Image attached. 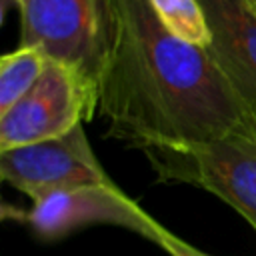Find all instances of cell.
Masks as SVG:
<instances>
[{"label": "cell", "mask_w": 256, "mask_h": 256, "mask_svg": "<svg viewBox=\"0 0 256 256\" xmlns=\"http://www.w3.org/2000/svg\"><path fill=\"white\" fill-rule=\"evenodd\" d=\"M102 2L96 112L110 134L140 150L256 136V118L206 48L168 32L150 0Z\"/></svg>", "instance_id": "obj_1"}, {"label": "cell", "mask_w": 256, "mask_h": 256, "mask_svg": "<svg viewBox=\"0 0 256 256\" xmlns=\"http://www.w3.org/2000/svg\"><path fill=\"white\" fill-rule=\"evenodd\" d=\"M26 224L42 240H56L94 224L122 226L152 240L170 256H206L168 232L116 184L82 186L48 194L32 204Z\"/></svg>", "instance_id": "obj_2"}, {"label": "cell", "mask_w": 256, "mask_h": 256, "mask_svg": "<svg viewBox=\"0 0 256 256\" xmlns=\"http://www.w3.org/2000/svg\"><path fill=\"white\" fill-rule=\"evenodd\" d=\"M160 180L186 182L208 190L256 230V136L230 134L226 138L184 146L142 150Z\"/></svg>", "instance_id": "obj_3"}, {"label": "cell", "mask_w": 256, "mask_h": 256, "mask_svg": "<svg viewBox=\"0 0 256 256\" xmlns=\"http://www.w3.org/2000/svg\"><path fill=\"white\" fill-rule=\"evenodd\" d=\"M96 82L48 60L36 82L0 120V152L68 134L96 114Z\"/></svg>", "instance_id": "obj_4"}, {"label": "cell", "mask_w": 256, "mask_h": 256, "mask_svg": "<svg viewBox=\"0 0 256 256\" xmlns=\"http://www.w3.org/2000/svg\"><path fill=\"white\" fill-rule=\"evenodd\" d=\"M20 12V46L46 60L74 66L96 82L102 36V0H14Z\"/></svg>", "instance_id": "obj_5"}, {"label": "cell", "mask_w": 256, "mask_h": 256, "mask_svg": "<svg viewBox=\"0 0 256 256\" xmlns=\"http://www.w3.org/2000/svg\"><path fill=\"white\" fill-rule=\"evenodd\" d=\"M0 180L32 202L62 190L114 184L80 126L68 134L0 152Z\"/></svg>", "instance_id": "obj_6"}, {"label": "cell", "mask_w": 256, "mask_h": 256, "mask_svg": "<svg viewBox=\"0 0 256 256\" xmlns=\"http://www.w3.org/2000/svg\"><path fill=\"white\" fill-rule=\"evenodd\" d=\"M212 42L206 48L256 118V12L246 0H198Z\"/></svg>", "instance_id": "obj_7"}, {"label": "cell", "mask_w": 256, "mask_h": 256, "mask_svg": "<svg viewBox=\"0 0 256 256\" xmlns=\"http://www.w3.org/2000/svg\"><path fill=\"white\" fill-rule=\"evenodd\" d=\"M46 56L36 48L18 46L2 56L0 64V120L26 94L46 66Z\"/></svg>", "instance_id": "obj_8"}, {"label": "cell", "mask_w": 256, "mask_h": 256, "mask_svg": "<svg viewBox=\"0 0 256 256\" xmlns=\"http://www.w3.org/2000/svg\"><path fill=\"white\" fill-rule=\"evenodd\" d=\"M162 26L180 40L208 48L212 34L206 22L204 8L198 0H150Z\"/></svg>", "instance_id": "obj_9"}, {"label": "cell", "mask_w": 256, "mask_h": 256, "mask_svg": "<svg viewBox=\"0 0 256 256\" xmlns=\"http://www.w3.org/2000/svg\"><path fill=\"white\" fill-rule=\"evenodd\" d=\"M0 182H2V180H0ZM26 218H28V212H24L22 208H18V206L6 202V200L2 198V194H0V222H4V220L26 222Z\"/></svg>", "instance_id": "obj_10"}, {"label": "cell", "mask_w": 256, "mask_h": 256, "mask_svg": "<svg viewBox=\"0 0 256 256\" xmlns=\"http://www.w3.org/2000/svg\"><path fill=\"white\" fill-rule=\"evenodd\" d=\"M4 16H6V0H0V26L4 22Z\"/></svg>", "instance_id": "obj_11"}, {"label": "cell", "mask_w": 256, "mask_h": 256, "mask_svg": "<svg viewBox=\"0 0 256 256\" xmlns=\"http://www.w3.org/2000/svg\"><path fill=\"white\" fill-rule=\"evenodd\" d=\"M246 2H248V4L254 8V12H256V0H246Z\"/></svg>", "instance_id": "obj_12"}, {"label": "cell", "mask_w": 256, "mask_h": 256, "mask_svg": "<svg viewBox=\"0 0 256 256\" xmlns=\"http://www.w3.org/2000/svg\"><path fill=\"white\" fill-rule=\"evenodd\" d=\"M2 56H4V54H2ZM2 56H0V64H2Z\"/></svg>", "instance_id": "obj_13"}]
</instances>
